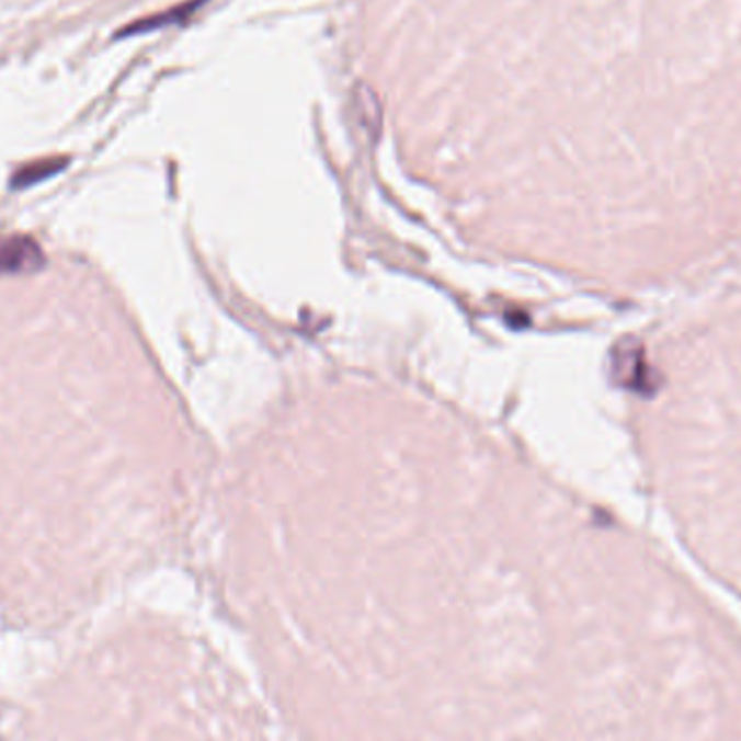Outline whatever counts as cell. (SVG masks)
Returning <instances> with one entry per match:
<instances>
[{"label":"cell","instance_id":"obj_2","mask_svg":"<svg viewBox=\"0 0 741 741\" xmlns=\"http://www.w3.org/2000/svg\"><path fill=\"white\" fill-rule=\"evenodd\" d=\"M206 4V0H186V2H181L172 9H166V11H159V13H152V15H146L141 20H135L122 29L115 31V39H124V37H135V35H148V33H155L159 29H166V26H174V24H185L186 20L202 7Z\"/></svg>","mask_w":741,"mask_h":741},{"label":"cell","instance_id":"obj_1","mask_svg":"<svg viewBox=\"0 0 741 741\" xmlns=\"http://www.w3.org/2000/svg\"><path fill=\"white\" fill-rule=\"evenodd\" d=\"M44 265V254L37 241L26 235H11L0 239V276L35 272Z\"/></svg>","mask_w":741,"mask_h":741},{"label":"cell","instance_id":"obj_3","mask_svg":"<svg viewBox=\"0 0 741 741\" xmlns=\"http://www.w3.org/2000/svg\"><path fill=\"white\" fill-rule=\"evenodd\" d=\"M70 166L68 157H46V159H37L31 161L26 166H22L13 176H11V186L15 189H24V186L37 185L50 176L61 174L66 168Z\"/></svg>","mask_w":741,"mask_h":741}]
</instances>
